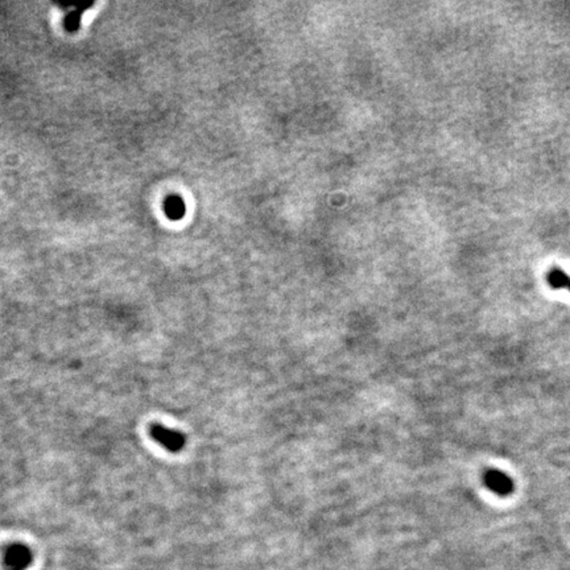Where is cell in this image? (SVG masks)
<instances>
[{"mask_svg":"<svg viewBox=\"0 0 570 570\" xmlns=\"http://www.w3.org/2000/svg\"><path fill=\"white\" fill-rule=\"evenodd\" d=\"M32 562V552L23 544H13L7 549L4 564L7 570H25Z\"/></svg>","mask_w":570,"mask_h":570,"instance_id":"3957f363","label":"cell"},{"mask_svg":"<svg viewBox=\"0 0 570 570\" xmlns=\"http://www.w3.org/2000/svg\"><path fill=\"white\" fill-rule=\"evenodd\" d=\"M149 433L160 446L171 453H180L186 444V438L181 432L165 428L159 424L152 425Z\"/></svg>","mask_w":570,"mask_h":570,"instance_id":"6da1fadb","label":"cell"},{"mask_svg":"<svg viewBox=\"0 0 570 570\" xmlns=\"http://www.w3.org/2000/svg\"><path fill=\"white\" fill-rule=\"evenodd\" d=\"M548 284L555 289L570 291V276L559 268L552 270L547 276Z\"/></svg>","mask_w":570,"mask_h":570,"instance_id":"277c9868","label":"cell"},{"mask_svg":"<svg viewBox=\"0 0 570 570\" xmlns=\"http://www.w3.org/2000/svg\"><path fill=\"white\" fill-rule=\"evenodd\" d=\"M483 483L489 490L501 495V496H508L513 492L515 485L510 475L503 473L496 468H490L485 471L483 474Z\"/></svg>","mask_w":570,"mask_h":570,"instance_id":"7a4b0ae2","label":"cell"}]
</instances>
